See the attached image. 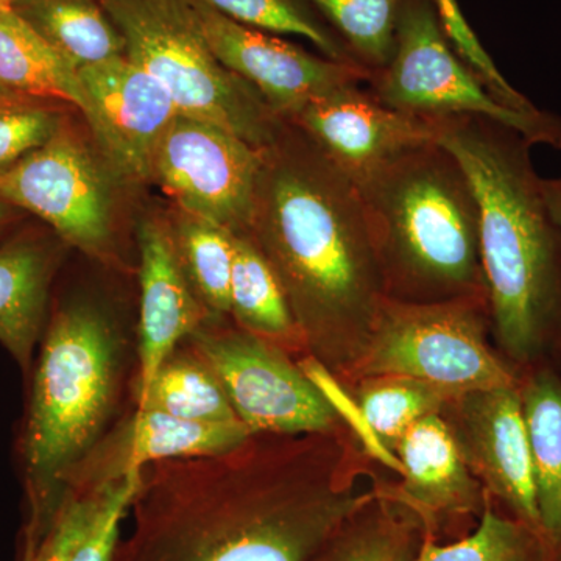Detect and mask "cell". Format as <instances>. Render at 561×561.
Segmentation results:
<instances>
[{"label":"cell","instance_id":"4","mask_svg":"<svg viewBox=\"0 0 561 561\" xmlns=\"http://www.w3.org/2000/svg\"><path fill=\"white\" fill-rule=\"evenodd\" d=\"M128 357L127 335L102 302L73 297L51 309L18 440L25 497L20 561L38 551L70 476L116 423Z\"/></svg>","mask_w":561,"mask_h":561},{"label":"cell","instance_id":"35","mask_svg":"<svg viewBox=\"0 0 561 561\" xmlns=\"http://www.w3.org/2000/svg\"><path fill=\"white\" fill-rule=\"evenodd\" d=\"M542 192H545L546 202H548L553 219L561 228V179H542Z\"/></svg>","mask_w":561,"mask_h":561},{"label":"cell","instance_id":"8","mask_svg":"<svg viewBox=\"0 0 561 561\" xmlns=\"http://www.w3.org/2000/svg\"><path fill=\"white\" fill-rule=\"evenodd\" d=\"M365 84L390 108L424 117H489L534 146L561 150V117L538 108L522 113L497 102L454 50L434 0H404L393 57Z\"/></svg>","mask_w":561,"mask_h":561},{"label":"cell","instance_id":"9","mask_svg":"<svg viewBox=\"0 0 561 561\" xmlns=\"http://www.w3.org/2000/svg\"><path fill=\"white\" fill-rule=\"evenodd\" d=\"M187 342L216 373L251 435L324 434L334 411L286 351L224 320H206Z\"/></svg>","mask_w":561,"mask_h":561},{"label":"cell","instance_id":"32","mask_svg":"<svg viewBox=\"0 0 561 561\" xmlns=\"http://www.w3.org/2000/svg\"><path fill=\"white\" fill-rule=\"evenodd\" d=\"M140 471L103 485L102 500L87 530L69 553L68 561H113L121 541V523L138 491Z\"/></svg>","mask_w":561,"mask_h":561},{"label":"cell","instance_id":"24","mask_svg":"<svg viewBox=\"0 0 561 561\" xmlns=\"http://www.w3.org/2000/svg\"><path fill=\"white\" fill-rule=\"evenodd\" d=\"M135 408L208 424L241 423L216 373L184 341L173 350L153 378L135 394Z\"/></svg>","mask_w":561,"mask_h":561},{"label":"cell","instance_id":"26","mask_svg":"<svg viewBox=\"0 0 561 561\" xmlns=\"http://www.w3.org/2000/svg\"><path fill=\"white\" fill-rule=\"evenodd\" d=\"M171 231L183 271L208 320L230 319L234 234L184 210L176 213Z\"/></svg>","mask_w":561,"mask_h":561},{"label":"cell","instance_id":"30","mask_svg":"<svg viewBox=\"0 0 561 561\" xmlns=\"http://www.w3.org/2000/svg\"><path fill=\"white\" fill-rule=\"evenodd\" d=\"M359 402L378 437L397 453L398 443L413 424L440 413L446 397L426 383L402 376L365 378Z\"/></svg>","mask_w":561,"mask_h":561},{"label":"cell","instance_id":"1","mask_svg":"<svg viewBox=\"0 0 561 561\" xmlns=\"http://www.w3.org/2000/svg\"><path fill=\"white\" fill-rule=\"evenodd\" d=\"M341 449L330 434H256L216 456L153 461L113 561H311L379 494L346 476Z\"/></svg>","mask_w":561,"mask_h":561},{"label":"cell","instance_id":"28","mask_svg":"<svg viewBox=\"0 0 561 561\" xmlns=\"http://www.w3.org/2000/svg\"><path fill=\"white\" fill-rule=\"evenodd\" d=\"M416 561H549V557L540 535L513 516L494 512L486 501L470 537L440 545L426 535Z\"/></svg>","mask_w":561,"mask_h":561},{"label":"cell","instance_id":"23","mask_svg":"<svg viewBox=\"0 0 561 561\" xmlns=\"http://www.w3.org/2000/svg\"><path fill=\"white\" fill-rule=\"evenodd\" d=\"M13 11L77 69L125 55L102 0H18Z\"/></svg>","mask_w":561,"mask_h":561},{"label":"cell","instance_id":"39","mask_svg":"<svg viewBox=\"0 0 561 561\" xmlns=\"http://www.w3.org/2000/svg\"><path fill=\"white\" fill-rule=\"evenodd\" d=\"M0 95H14V94H11V92L3 90V88H0Z\"/></svg>","mask_w":561,"mask_h":561},{"label":"cell","instance_id":"13","mask_svg":"<svg viewBox=\"0 0 561 561\" xmlns=\"http://www.w3.org/2000/svg\"><path fill=\"white\" fill-rule=\"evenodd\" d=\"M446 404L453 412L449 427L472 474L541 538L522 386L471 391Z\"/></svg>","mask_w":561,"mask_h":561},{"label":"cell","instance_id":"5","mask_svg":"<svg viewBox=\"0 0 561 561\" xmlns=\"http://www.w3.org/2000/svg\"><path fill=\"white\" fill-rule=\"evenodd\" d=\"M356 187L387 298L438 302L486 297L478 198L451 151L427 144Z\"/></svg>","mask_w":561,"mask_h":561},{"label":"cell","instance_id":"17","mask_svg":"<svg viewBox=\"0 0 561 561\" xmlns=\"http://www.w3.org/2000/svg\"><path fill=\"white\" fill-rule=\"evenodd\" d=\"M138 245L140 306L135 394L149 386L173 350L208 320L183 271L171 227L144 220L138 228Z\"/></svg>","mask_w":561,"mask_h":561},{"label":"cell","instance_id":"18","mask_svg":"<svg viewBox=\"0 0 561 561\" xmlns=\"http://www.w3.org/2000/svg\"><path fill=\"white\" fill-rule=\"evenodd\" d=\"M65 242L55 232L18 231L0 243V345L31 379L51 311Z\"/></svg>","mask_w":561,"mask_h":561},{"label":"cell","instance_id":"2","mask_svg":"<svg viewBox=\"0 0 561 561\" xmlns=\"http://www.w3.org/2000/svg\"><path fill=\"white\" fill-rule=\"evenodd\" d=\"M247 236L312 356L331 371L353 365L386 298L378 257L356 184L289 122L265 149Z\"/></svg>","mask_w":561,"mask_h":561},{"label":"cell","instance_id":"12","mask_svg":"<svg viewBox=\"0 0 561 561\" xmlns=\"http://www.w3.org/2000/svg\"><path fill=\"white\" fill-rule=\"evenodd\" d=\"M191 3L217 60L247 81L283 121L320 95L370 79L362 66L317 57L273 33L228 20L202 0Z\"/></svg>","mask_w":561,"mask_h":561},{"label":"cell","instance_id":"38","mask_svg":"<svg viewBox=\"0 0 561 561\" xmlns=\"http://www.w3.org/2000/svg\"><path fill=\"white\" fill-rule=\"evenodd\" d=\"M18 0H0V11H13Z\"/></svg>","mask_w":561,"mask_h":561},{"label":"cell","instance_id":"7","mask_svg":"<svg viewBox=\"0 0 561 561\" xmlns=\"http://www.w3.org/2000/svg\"><path fill=\"white\" fill-rule=\"evenodd\" d=\"M486 297L438 302L383 298L351 371L364 378L402 376L440 391L446 400L471 391L522 386L485 339Z\"/></svg>","mask_w":561,"mask_h":561},{"label":"cell","instance_id":"27","mask_svg":"<svg viewBox=\"0 0 561 561\" xmlns=\"http://www.w3.org/2000/svg\"><path fill=\"white\" fill-rule=\"evenodd\" d=\"M368 72L389 65L404 0H305Z\"/></svg>","mask_w":561,"mask_h":561},{"label":"cell","instance_id":"21","mask_svg":"<svg viewBox=\"0 0 561 561\" xmlns=\"http://www.w3.org/2000/svg\"><path fill=\"white\" fill-rule=\"evenodd\" d=\"M0 88L22 98L60 102L91 117L79 69L28 27L14 11H0Z\"/></svg>","mask_w":561,"mask_h":561},{"label":"cell","instance_id":"16","mask_svg":"<svg viewBox=\"0 0 561 561\" xmlns=\"http://www.w3.org/2000/svg\"><path fill=\"white\" fill-rule=\"evenodd\" d=\"M250 435L242 423H195L135 408L130 415L113 424L72 472L68 494L101 489L153 461L231 451Z\"/></svg>","mask_w":561,"mask_h":561},{"label":"cell","instance_id":"36","mask_svg":"<svg viewBox=\"0 0 561 561\" xmlns=\"http://www.w3.org/2000/svg\"><path fill=\"white\" fill-rule=\"evenodd\" d=\"M443 25L454 24L463 18L456 0H434Z\"/></svg>","mask_w":561,"mask_h":561},{"label":"cell","instance_id":"6","mask_svg":"<svg viewBox=\"0 0 561 561\" xmlns=\"http://www.w3.org/2000/svg\"><path fill=\"white\" fill-rule=\"evenodd\" d=\"M102 5L124 38L125 57L160 81L180 114L219 125L257 149L276 142L284 121L217 60L191 0H102Z\"/></svg>","mask_w":561,"mask_h":561},{"label":"cell","instance_id":"31","mask_svg":"<svg viewBox=\"0 0 561 561\" xmlns=\"http://www.w3.org/2000/svg\"><path fill=\"white\" fill-rule=\"evenodd\" d=\"M65 124L51 102L22 95H0V172L49 142Z\"/></svg>","mask_w":561,"mask_h":561},{"label":"cell","instance_id":"33","mask_svg":"<svg viewBox=\"0 0 561 561\" xmlns=\"http://www.w3.org/2000/svg\"><path fill=\"white\" fill-rule=\"evenodd\" d=\"M298 365H300L302 373L308 376L309 381L320 391L321 397L331 405L337 420L341 419L343 423L348 424L351 431L356 434L365 448V453L389 470L402 474V463L398 454L391 451L389 446L378 437V434L371 427L370 421L365 415L360 402L350 397L348 391L343 389L330 368L324 367L312 354L302 357Z\"/></svg>","mask_w":561,"mask_h":561},{"label":"cell","instance_id":"37","mask_svg":"<svg viewBox=\"0 0 561 561\" xmlns=\"http://www.w3.org/2000/svg\"><path fill=\"white\" fill-rule=\"evenodd\" d=\"M16 219H20V209L13 208L9 203L0 201V232L5 230Z\"/></svg>","mask_w":561,"mask_h":561},{"label":"cell","instance_id":"22","mask_svg":"<svg viewBox=\"0 0 561 561\" xmlns=\"http://www.w3.org/2000/svg\"><path fill=\"white\" fill-rule=\"evenodd\" d=\"M230 317L239 328L283 351L306 346L271 264L247 234H234Z\"/></svg>","mask_w":561,"mask_h":561},{"label":"cell","instance_id":"19","mask_svg":"<svg viewBox=\"0 0 561 561\" xmlns=\"http://www.w3.org/2000/svg\"><path fill=\"white\" fill-rule=\"evenodd\" d=\"M397 454L404 479L398 501L419 516L427 534L440 516L482 515L486 491L461 457L440 413L413 424L398 443Z\"/></svg>","mask_w":561,"mask_h":561},{"label":"cell","instance_id":"34","mask_svg":"<svg viewBox=\"0 0 561 561\" xmlns=\"http://www.w3.org/2000/svg\"><path fill=\"white\" fill-rule=\"evenodd\" d=\"M101 489L66 496L57 519L31 561H68L69 553L87 530L102 500Z\"/></svg>","mask_w":561,"mask_h":561},{"label":"cell","instance_id":"25","mask_svg":"<svg viewBox=\"0 0 561 561\" xmlns=\"http://www.w3.org/2000/svg\"><path fill=\"white\" fill-rule=\"evenodd\" d=\"M426 535L415 513L378 494L350 516L311 561H416Z\"/></svg>","mask_w":561,"mask_h":561},{"label":"cell","instance_id":"3","mask_svg":"<svg viewBox=\"0 0 561 561\" xmlns=\"http://www.w3.org/2000/svg\"><path fill=\"white\" fill-rule=\"evenodd\" d=\"M437 142L460 162L479 205V247L490 317L501 348L534 367L561 332V228L534 144L489 117H434Z\"/></svg>","mask_w":561,"mask_h":561},{"label":"cell","instance_id":"20","mask_svg":"<svg viewBox=\"0 0 561 561\" xmlns=\"http://www.w3.org/2000/svg\"><path fill=\"white\" fill-rule=\"evenodd\" d=\"M522 398L541 538L549 561H561V376L548 365H534L522 379Z\"/></svg>","mask_w":561,"mask_h":561},{"label":"cell","instance_id":"14","mask_svg":"<svg viewBox=\"0 0 561 561\" xmlns=\"http://www.w3.org/2000/svg\"><path fill=\"white\" fill-rule=\"evenodd\" d=\"M286 122L309 136L354 184L402 154L437 142L434 117L390 108L364 83L320 95Z\"/></svg>","mask_w":561,"mask_h":561},{"label":"cell","instance_id":"15","mask_svg":"<svg viewBox=\"0 0 561 561\" xmlns=\"http://www.w3.org/2000/svg\"><path fill=\"white\" fill-rule=\"evenodd\" d=\"M91 102V131L113 171L151 180L162 136L180 116L160 81L127 57L79 69Z\"/></svg>","mask_w":561,"mask_h":561},{"label":"cell","instance_id":"29","mask_svg":"<svg viewBox=\"0 0 561 561\" xmlns=\"http://www.w3.org/2000/svg\"><path fill=\"white\" fill-rule=\"evenodd\" d=\"M228 20L273 35L311 41L323 57L357 65L342 39L305 0H202ZM360 66V65H357Z\"/></svg>","mask_w":561,"mask_h":561},{"label":"cell","instance_id":"11","mask_svg":"<svg viewBox=\"0 0 561 561\" xmlns=\"http://www.w3.org/2000/svg\"><path fill=\"white\" fill-rule=\"evenodd\" d=\"M264 160L265 149L219 125L180 114L158 146L151 180L180 210L232 234H247Z\"/></svg>","mask_w":561,"mask_h":561},{"label":"cell","instance_id":"10","mask_svg":"<svg viewBox=\"0 0 561 561\" xmlns=\"http://www.w3.org/2000/svg\"><path fill=\"white\" fill-rule=\"evenodd\" d=\"M0 201L38 217L66 245L116 264L108 172L66 122L49 142L0 172Z\"/></svg>","mask_w":561,"mask_h":561}]
</instances>
